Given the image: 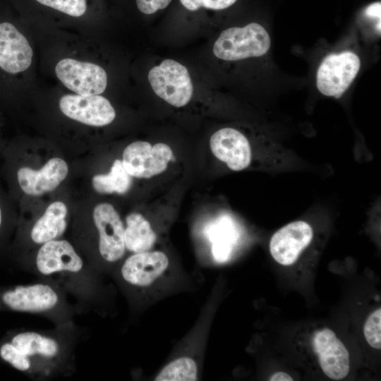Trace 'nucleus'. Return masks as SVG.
I'll return each instance as SVG.
<instances>
[{
  "label": "nucleus",
  "instance_id": "1",
  "mask_svg": "<svg viewBox=\"0 0 381 381\" xmlns=\"http://www.w3.org/2000/svg\"><path fill=\"white\" fill-rule=\"evenodd\" d=\"M271 39L265 28L250 23L222 31L213 46V53L225 61H238L262 56L267 53Z\"/></svg>",
  "mask_w": 381,
  "mask_h": 381
},
{
  "label": "nucleus",
  "instance_id": "2",
  "mask_svg": "<svg viewBox=\"0 0 381 381\" xmlns=\"http://www.w3.org/2000/svg\"><path fill=\"white\" fill-rule=\"evenodd\" d=\"M150 84L160 98L176 107L186 105L193 95V84L188 69L172 59H164L148 73Z\"/></svg>",
  "mask_w": 381,
  "mask_h": 381
},
{
  "label": "nucleus",
  "instance_id": "3",
  "mask_svg": "<svg viewBox=\"0 0 381 381\" xmlns=\"http://www.w3.org/2000/svg\"><path fill=\"white\" fill-rule=\"evenodd\" d=\"M360 67V58L351 51L330 54L318 67L317 88L325 96L339 98L356 77Z\"/></svg>",
  "mask_w": 381,
  "mask_h": 381
},
{
  "label": "nucleus",
  "instance_id": "4",
  "mask_svg": "<svg viewBox=\"0 0 381 381\" xmlns=\"http://www.w3.org/2000/svg\"><path fill=\"white\" fill-rule=\"evenodd\" d=\"M173 156L172 150L165 143L152 145L148 142L135 141L124 149L121 162L131 176L150 179L164 172Z\"/></svg>",
  "mask_w": 381,
  "mask_h": 381
},
{
  "label": "nucleus",
  "instance_id": "5",
  "mask_svg": "<svg viewBox=\"0 0 381 381\" xmlns=\"http://www.w3.org/2000/svg\"><path fill=\"white\" fill-rule=\"evenodd\" d=\"M55 73L62 83L77 95H99L107 84V73L101 66L73 59L59 61Z\"/></svg>",
  "mask_w": 381,
  "mask_h": 381
},
{
  "label": "nucleus",
  "instance_id": "6",
  "mask_svg": "<svg viewBox=\"0 0 381 381\" xmlns=\"http://www.w3.org/2000/svg\"><path fill=\"white\" fill-rule=\"evenodd\" d=\"M99 234V251L107 262H115L126 251L124 225L115 208L103 202L95 206L92 213Z\"/></svg>",
  "mask_w": 381,
  "mask_h": 381
},
{
  "label": "nucleus",
  "instance_id": "7",
  "mask_svg": "<svg viewBox=\"0 0 381 381\" xmlns=\"http://www.w3.org/2000/svg\"><path fill=\"white\" fill-rule=\"evenodd\" d=\"M59 108L67 117L92 126L108 125L116 116L109 101L99 95H65L59 100Z\"/></svg>",
  "mask_w": 381,
  "mask_h": 381
},
{
  "label": "nucleus",
  "instance_id": "8",
  "mask_svg": "<svg viewBox=\"0 0 381 381\" xmlns=\"http://www.w3.org/2000/svg\"><path fill=\"white\" fill-rule=\"evenodd\" d=\"M313 237L311 226L305 221L292 222L277 231L270 241L274 260L284 266L294 264Z\"/></svg>",
  "mask_w": 381,
  "mask_h": 381
},
{
  "label": "nucleus",
  "instance_id": "9",
  "mask_svg": "<svg viewBox=\"0 0 381 381\" xmlns=\"http://www.w3.org/2000/svg\"><path fill=\"white\" fill-rule=\"evenodd\" d=\"M312 343L320 366L329 378L341 380L348 375L350 370L349 353L334 331L329 328L316 331Z\"/></svg>",
  "mask_w": 381,
  "mask_h": 381
},
{
  "label": "nucleus",
  "instance_id": "10",
  "mask_svg": "<svg viewBox=\"0 0 381 381\" xmlns=\"http://www.w3.org/2000/svg\"><path fill=\"white\" fill-rule=\"evenodd\" d=\"M169 260L160 250H148L130 255L121 268L122 278L136 287H147L161 278L167 271Z\"/></svg>",
  "mask_w": 381,
  "mask_h": 381
},
{
  "label": "nucleus",
  "instance_id": "11",
  "mask_svg": "<svg viewBox=\"0 0 381 381\" xmlns=\"http://www.w3.org/2000/svg\"><path fill=\"white\" fill-rule=\"evenodd\" d=\"M213 155L233 171L248 168L252 162V149L248 139L233 128H223L214 132L210 140Z\"/></svg>",
  "mask_w": 381,
  "mask_h": 381
},
{
  "label": "nucleus",
  "instance_id": "12",
  "mask_svg": "<svg viewBox=\"0 0 381 381\" xmlns=\"http://www.w3.org/2000/svg\"><path fill=\"white\" fill-rule=\"evenodd\" d=\"M68 172L67 163L59 157H53L39 170L23 167L17 171V180L21 190L29 195H40L56 189Z\"/></svg>",
  "mask_w": 381,
  "mask_h": 381
},
{
  "label": "nucleus",
  "instance_id": "13",
  "mask_svg": "<svg viewBox=\"0 0 381 381\" xmlns=\"http://www.w3.org/2000/svg\"><path fill=\"white\" fill-rule=\"evenodd\" d=\"M32 50L27 39L10 23H0V68L15 74L29 68Z\"/></svg>",
  "mask_w": 381,
  "mask_h": 381
},
{
  "label": "nucleus",
  "instance_id": "14",
  "mask_svg": "<svg viewBox=\"0 0 381 381\" xmlns=\"http://www.w3.org/2000/svg\"><path fill=\"white\" fill-rule=\"evenodd\" d=\"M36 267L44 275L76 273L82 270L83 262L68 241L54 239L42 244L36 256Z\"/></svg>",
  "mask_w": 381,
  "mask_h": 381
},
{
  "label": "nucleus",
  "instance_id": "15",
  "mask_svg": "<svg viewBox=\"0 0 381 381\" xmlns=\"http://www.w3.org/2000/svg\"><path fill=\"white\" fill-rule=\"evenodd\" d=\"M1 299L11 310L37 313L53 308L59 301V296L50 286L35 284L6 291Z\"/></svg>",
  "mask_w": 381,
  "mask_h": 381
},
{
  "label": "nucleus",
  "instance_id": "16",
  "mask_svg": "<svg viewBox=\"0 0 381 381\" xmlns=\"http://www.w3.org/2000/svg\"><path fill=\"white\" fill-rule=\"evenodd\" d=\"M67 212V207L63 202L51 203L31 229L32 241L42 245L59 238L66 229Z\"/></svg>",
  "mask_w": 381,
  "mask_h": 381
},
{
  "label": "nucleus",
  "instance_id": "17",
  "mask_svg": "<svg viewBox=\"0 0 381 381\" xmlns=\"http://www.w3.org/2000/svg\"><path fill=\"white\" fill-rule=\"evenodd\" d=\"M157 238L150 223L143 214L133 212L126 217L124 241L128 251L135 253L150 250Z\"/></svg>",
  "mask_w": 381,
  "mask_h": 381
},
{
  "label": "nucleus",
  "instance_id": "18",
  "mask_svg": "<svg viewBox=\"0 0 381 381\" xmlns=\"http://www.w3.org/2000/svg\"><path fill=\"white\" fill-rule=\"evenodd\" d=\"M11 343L28 357L41 356L53 358L59 350V344L54 339L32 332L15 335Z\"/></svg>",
  "mask_w": 381,
  "mask_h": 381
},
{
  "label": "nucleus",
  "instance_id": "19",
  "mask_svg": "<svg viewBox=\"0 0 381 381\" xmlns=\"http://www.w3.org/2000/svg\"><path fill=\"white\" fill-rule=\"evenodd\" d=\"M209 236L214 258L219 262L227 260L236 238L231 219L225 216L220 217L210 227Z\"/></svg>",
  "mask_w": 381,
  "mask_h": 381
},
{
  "label": "nucleus",
  "instance_id": "20",
  "mask_svg": "<svg viewBox=\"0 0 381 381\" xmlns=\"http://www.w3.org/2000/svg\"><path fill=\"white\" fill-rule=\"evenodd\" d=\"M94 189L102 194L116 193L123 194L132 184L131 176L124 169L120 159H115L107 174H97L92 177Z\"/></svg>",
  "mask_w": 381,
  "mask_h": 381
},
{
  "label": "nucleus",
  "instance_id": "21",
  "mask_svg": "<svg viewBox=\"0 0 381 381\" xmlns=\"http://www.w3.org/2000/svg\"><path fill=\"white\" fill-rule=\"evenodd\" d=\"M198 369L195 361L188 356L179 357L166 365L156 375L155 381H195Z\"/></svg>",
  "mask_w": 381,
  "mask_h": 381
},
{
  "label": "nucleus",
  "instance_id": "22",
  "mask_svg": "<svg viewBox=\"0 0 381 381\" xmlns=\"http://www.w3.org/2000/svg\"><path fill=\"white\" fill-rule=\"evenodd\" d=\"M37 2L72 17H80L87 8V0H35Z\"/></svg>",
  "mask_w": 381,
  "mask_h": 381
},
{
  "label": "nucleus",
  "instance_id": "23",
  "mask_svg": "<svg viewBox=\"0 0 381 381\" xmlns=\"http://www.w3.org/2000/svg\"><path fill=\"white\" fill-rule=\"evenodd\" d=\"M363 334L368 344L373 348L381 349V308L373 312L363 326Z\"/></svg>",
  "mask_w": 381,
  "mask_h": 381
},
{
  "label": "nucleus",
  "instance_id": "24",
  "mask_svg": "<svg viewBox=\"0 0 381 381\" xmlns=\"http://www.w3.org/2000/svg\"><path fill=\"white\" fill-rule=\"evenodd\" d=\"M238 0H179L181 7L191 13L200 11H222L233 6Z\"/></svg>",
  "mask_w": 381,
  "mask_h": 381
},
{
  "label": "nucleus",
  "instance_id": "25",
  "mask_svg": "<svg viewBox=\"0 0 381 381\" xmlns=\"http://www.w3.org/2000/svg\"><path fill=\"white\" fill-rule=\"evenodd\" d=\"M0 356L13 368L20 371H27L30 368L29 357L23 353L11 342L3 344L0 348Z\"/></svg>",
  "mask_w": 381,
  "mask_h": 381
},
{
  "label": "nucleus",
  "instance_id": "26",
  "mask_svg": "<svg viewBox=\"0 0 381 381\" xmlns=\"http://www.w3.org/2000/svg\"><path fill=\"white\" fill-rule=\"evenodd\" d=\"M138 11L150 16L167 8L173 0H134Z\"/></svg>",
  "mask_w": 381,
  "mask_h": 381
},
{
  "label": "nucleus",
  "instance_id": "27",
  "mask_svg": "<svg viewBox=\"0 0 381 381\" xmlns=\"http://www.w3.org/2000/svg\"><path fill=\"white\" fill-rule=\"evenodd\" d=\"M381 4L375 2L370 4L365 11V13L368 17L376 18L380 19Z\"/></svg>",
  "mask_w": 381,
  "mask_h": 381
},
{
  "label": "nucleus",
  "instance_id": "28",
  "mask_svg": "<svg viewBox=\"0 0 381 381\" xmlns=\"http://www.w3.org/2000/svg\"><path fill=\"white\" fill-rule=\"evenodd\" d=\"M269 380L271 381H293L294 379L286 373L277 372Z\"/></svg>",
  "mask_w": 381,
  "mask_h": 381
},
{
  "label": "nucleus",
  "instance_id": "29",
  "mask_svg": "<svg viewBox=\"0 0 381 381\" xmlns=\"http://www.w3.org/2000/svg\"><path fill=\"white\" fill-rule=\"evenodd\" d=\"M1 223H2V211L0 207V227L1 226Z\"/></svg>",
  "mask_w": 381,
  "mask_h": 381
}]
</instances>
